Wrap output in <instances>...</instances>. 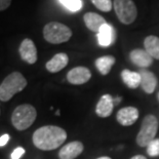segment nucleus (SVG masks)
<instances>
[{
    "label": "nucleus",
    "mask_w": 159,
    "mask_h": 159,
    "mask_svg": "<svg viewBox=\"0 0 159 159\" xmlns=\"http://www.w3.org/2000/svg\"><path fill=\"white\" fill-rule=\"evenodd\" d=\"M84 150L83 144L79 141H73L65 145L59 152L60 159H75Z\"/></svg>",
    "instance_id": "obj_10"
},
{
    "label": "nucleus",
    "mask_w": 159,
    "mask_h": 159,
    "mask_svg": "<svg viewBox=\"0 0 159 159\" xmlns=\"http://www.w3.org/2000/svg\"><path fill=\"white\" fill-rule=\"evenodd\" d=\"M69 57L65 52H60L53 56L48 62L46 63L45 68L50 73H57L63 70L65 67L68 65Z\"/></svg>",
    "instance_id": "obj_15"
},
{
    "label": "nucleus",
    "mask_w": 159,
    "mask_h": 159,
    "mask_svg": "<svg viewBox=\"0 0 159 159\" xmlns=\"http://www.w3.org/2000/svg\"><path fill=\"white\" fill-rule=\"evenodd\" d=\"M158 130V120L154 115H146L137 136V144L140 147H147L156 137Z\"/></svg>",
    "instance_id": "obj_5"
},
{
    "label": "nucleus",
    "mask_w": 159,
    "mask_h": 159,
    "mask_svg": "<svg viewBox=\"0 0 159 159\" xmlns=\"http://www.w3.org/2000/svg\"><path fill=\"white\" fill-rule=\"evenodd\" d=\"M130 159H147L145 156H143V155H136V156L131 157Z\"/></svg>",
    "instance_id": "obj_26"
},
{
    "label": "nucleus",
    "mask_w": 159,
    "mask_h": 159,
    "mask_svg": "<svg viewBox=\"0 0 159 159\" xmlns=\"http://www.w3.org/2000/svg\"><path fill=\"white\" fill-rule=\"evenodd\" d=\"M83 21L87 28L97 34L106 24H108L102 16L98 15L96 12H86L83 16Z\"/></svg>",
    "instance_id": "obj_14"
},
{
    "label": "nucleus",
    "mask_w": 159,
    "mask_h": 159,
    "mask_svg": "<svg viewBox=\"0 0 159 159\" xmlns=\"http://www.w3.org/2000/svg\"><path fill=\"white\" fill-rule=\"evenodd\" d=\"M37 117V111L32 105L23 104L13 110L11 123L18 130H25L34 123Z\"/></svg>",
    "instance_id": "obj_3"
},
{
    "label": "nucleus",
    "mask_w": 159,
    "mask_h": 159,
    "mask_svg": "<svg viewBox=\"0 0 159 159\" xmlns=\"http://www.w3.org/2000/svg\"><path fill=\"white\" fill-rule=\"evenodd\" d=\"M121 101V98H116V99H114V105H118L120 103Z\"/></svg>",
    "instance_id": "obj_27"
},
{
    "label": "nucleus",
    "mask_w": 159,
    "mask_h": 159,
    "mask_svg": "<svg viewBox=\"0 0 159 159\" xmlns=\"http://www.w3.org/2000/svg\"><path fill=\"white\" fill-rule=\"evenodd\" d=\"M11 3V0H0V11H5L6 8H8Z\"/></svg>",
    "instance_id": "obj_24"
},
{
    "label": "nucleus",
    "mask_w": 159,
    "mask_h": 159,
    "mask_svg": "<svg viewBox=\"0 0 159 159\" xmlns=\"http://www.w3.org/2000/svg\"><path fill=\"white\" fill-rule=\"evenodd\" d=\"M8 141H9V134H2V136L0 137V147L5 146V145L8 143Z\"/></svg>",
    "instance_id": "obj_25"
},
{
    "label": "nucleus",
    "mask_w": 159,
    "mask_h": 159,
    "mask_svg": "<svg viewBox=\"0 0 159 159\" xmlns=\"http://www.w3.org/2000/svg\"><path fill=\"white\" fill-rule=\"evenodd\" d=\"M43 37L47 42L60 44L69 41L72 37V31L68 26L59 22H50L43 28Z\"/></svg>",
    "instance_id": "obj_4"
},
{
    "label": "nucleus",
    "mask_w": 159,
    "mask_h": 159,
    "mask_svg": "<svg viewBox=\"0 0 159 159\" xmlns=\"http://www.w3.org/2000/svg\"><path fill=\"white\" fill-rule=\"evenodd\" d=\"M115 39H116V32L113 26L109 24H106L98 33V41L101 46L107 47L112 45L115 42Z\"/></svg>",
    "instance_id": "obj_16"
},
{
    "label": "nucleus",
    "mask_w": 159,
    "mask_h": 159,
    "mask_svg": "<svg viewBox=\"0 0 159 159\" xmlns=\"http://www.w3.org/2000/svg\"><path fill=\"white\" fill-rule=\"evenodd\" d=\"M121 78L124 84L129 89H138L141 86V75L139 72H134V71L124 69L121 72Z\"/></svg>",
    "instance_id": "obj_17"
},
{
    "label": "nucleus",
    "mask_w": 159,
    "mask_h": 159,
    "mask_svg": "<svg viewBox=\"0 0 159 159\" xmlns=\"http://www.w3.org/2000/svg\"><path fill=\"white\" fill-rule=\"evenodd\" d=\"M129 59L136 66L142 69L149 68L153 64V57H152L145 49L137 48L131 50L129 53Z\"/></svg>",
    "instance_id": "obj_11"
},
{
    "label": "nucleus",
    "mask_w": 159,
    "mask_h": 159,
    "mask_svg": "<svg viewBox=\"0 0 159 159\" xmlns=\"http://www.w3.org/2000/svg\"><path fill=\"white\" fill-rule=\"evenodd\" d=\"M157 99H158V101H159V93H157Z\"/></svg>",
    "instance_id": "obj_29"
},
{
    "label": "nucleus",
    "mask_w": 159,
    "mask_h": 159,
    "mask_svg": "<svg viewBox=\"0 0 159 159\" xmlns=\"http://www.w3.org/2000/svg\"><path fill=\"white\" fill-rule=\"evenodd\" d=\"M24 154H25V149L22 147H18L12 151L11 159H21Z\"/></svg>",
    "instance_id": "obj_23"
},
{
    "label": "nucleus",
    "mask_w": 159,
    "mask_h": 159,
    "mask_svg": "<svg viewBox=\"0 0 159 159\" xmlns=\"http://www.w3.org/2000/svg\"><path fill=\"white\" fill-rule=\"evenodd\" d=\"M27 86V79L20 72H12L5 77L0 84V101L7 102L16 93Z\"/></svg>",
    "instance_id": "obj_2"
},
{
    "label": "nucleus",
    "mask_w": 159,
    "mask_h": 159,
    "mask_svg": "<svg viewBox=\"0 0 159 159\" xmlns=\"http://www.w3.org/2000/svg\"><path fill=\"white\" fill-rule=\"evenodd\" d=\"M115 57L113 56H104L96 60V67L102 75H107L110 73L113 65L115 64Z\"/></svg>",
    "instance_id": "obj_19"
},
{
    "label": "nucleus",
    "mask_w": 159,
    "mask_h": 159,
    "mask_svg": "<svg viewBox=\"0 0 159 159\" xmlns=\"http://www.w3.org/2000/svg\"><path fill=\"white\" fill-rule=\"evenodd\" d=\"M67 139V133L62 127L56 125H45L36 129L33 134V144L43 151H50L59 148Z\"/></svg>",
    "instance_id": "obj_1"
},
{
    "label": "nucleus",
    "mask_w": 159,
    "mask_h": 159,
    "mask_svg": "<svg viewBox=\"0 0 159 159\" xmlns=\"http://www.w3.org/2000/svg\"><path fill=\"white\" fill-rule=\"evenodd\" d=\"M90 1L93 2V4L98 9H100V11H102L104 12L110 11L113 7L112 0H90Z\"/></svg>",
    "instance_id": "obj_20"
},
{
    "label": "nucleus",
    "mask_w": 159,
    "mask_h": 159,
    "mask_svg": "<svg viewBox=\"0 0 159 159\" xmlns=\"http://www.w3.org/2000/svg\"><path fill=\"white\" fill-rule=\"evenodd\" d=\"M139 73L141 75V86L143 90L148 94L153 93L158 83L156 75L146 69H141Z\"/></svg>",
    "instance_id": "obj_12"
},
{
    "label": "nucleus",
    "mask_w": 159,
    "mask_h": 159,
    "mask_svg": "<svg viewBox=\"0 0 159 159\" xmlns=\"http://www.w3.org/2000/svg\"><path fill=\"white\" fill-rule=\"evenodd\" d=\"M114 99L110 94H104L97 104L96 113L99 117H109L114 109Z\"/></svg>",
    "instance_id": "obj_13"
},
{
    "label": "nucleus",
    "mask_w": 159,
    "mask_h": 159,
    "mask_svg": "<svg viewBox=\"0 0 159 159\" xmlns=\"http://www.w3.org/2000/svg\"><path fill=\"white\" fill-rule=\"evenodd\" d=\"M19 52L24 62L30 64H35L37 62V48L35 43L31 39H24L19 47Z\"/></svg>",
    "instance_id": "obj_7"
},
{
    "label": "nucleus",
    "mask_w": 159,
    "mask_h": 159,
    "mask_svg": "<svg viewBox=\"0 0 159 159\" xmlns=\"http://www.w3.org/2000/svg\"><path fill=\"white\" fill-rule=\"evenodd\" d=\"M97 159H111V158L107 157V156H103V157H99V158H97Z\"/></svg>",
    "instance_id": "obj_28"
},
{
    "label": "nucleus",
    "mask_w": 159,
    "mask_h": 159,
    "mask_svg": "<svg viewBox=\"0 0 159 159\" xmlns=\"http://www.w3.org/2000/svg\"><path fill=\"white\" fill-rule=\"evenodd\" d=\"M145 50L153 59L159 60V37L155 35H149L144 40Z\"/></svg>",
    "instance_id": "obj_18"
},
{
    "label": "nucleus",
    "mask_w": 159,
    "mask_h": 159,
    "mask_svg": "<svg viewBox=\"0 0 159 159\" xmlns=\"http://www.w3.org/2000/svg\"><path fill=\"white\" fill-rule=\"evenodd\" d=\"M91 78V72L86 67H75L67 73V80L73 85H81Z\"/></svg>",
    "instance_id": "obj_8"
},
{
    "label": "nucleus",
    "mask_w": 159,
    "mask_h": 159,
    "mask_svg": "<svg viewBox=\"0 0 159 159\" xmlns=\"http://www.w3.org/2000/svg\"><path fill=\"white\" fill-rule=\"evenodd\" d=\"M67 8H69L72 11H78L82 7L81 0H60Z\"/></svg>",
    "instance_id": "obj_22"
},
{
    "label": "nucleus",
    "mask_w": 159,
    "mask_h": 159,
    "mask_svg": "<svg viewBox=\"0 0 159 159\" xmlns=\"http://www.w3.org/2000/svg\"><path fill=\"white\" fill-rule=\"evenodd\" d=\"M113 7L118 20L124 25H130L136 21L138 9L133 0H114Z\"/></svg>",
    "instance_id": "obj_6"
},
{
    "label": "nucleus",
    "mask_w": 159,
    "mask_h": 159,
    "mask_svg": "<svg viewBox=\"0 0 159 159\" xmlns=\"http://www.w3.org/2000/svg\"><path fill=\"white\" fill-rule=\"evenodd\" d=\"M147 154L151 157L159 156V139H154L147 146Z\"/></svg>",
    "instance_id": "obj_21"
},
{
    "label": "nucleus",
    "mask_w": 159,
    "mask_h": 159,
    "mask_svg": "<svg viewBox=\"0 0 159 159\" xmlns=\"http://www.w3.org/2000/svg\"><path fill=\"white\" fill-rule=\"evenodd\" d=\"M139 118V110L136 107H125L117 112L116 120L122 126H130Z\"/></svg>",
    "instance_id": "obj_9"
}]
</instances>
